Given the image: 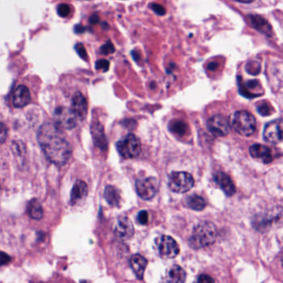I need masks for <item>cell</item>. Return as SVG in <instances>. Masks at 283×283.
<instances>
[{
    "instance_id": "obj_1",
    "label": "cell",
    "mask_w": 283,
    "mask_h": 283,
    "mask_svg": "<svg viewBox=\"0 0 283 283\" xmlns=\"http://www.w3.org/2000/svg\"><path fill=\"white\" fill-rule=\"evenodd\" d=\"M38 140L46 158L57 166H64L72 155L70 143L55 123H46L39 129Z\"/></svg>"
},
{
    "instance_id": "obj_2",
    "label": "cell",
    "mask_w": 283,
    "mask_h": 283,
    "mask_svg": "<svg viewBox=\"0 0 283 283\" xmlns=\"http://www.w3.org/2000/svg\"><path fill=\"white\" fill-rule=\"evenodd\" d=\"M217 229L213 223L209 221L201 222L195 227L189 243L195 249L205 248L216 241Z\"/></svg>"
},
{
    "instance_id": "obj_3",
    "label": "cell",
    "mask_w": 283,
    "mask_h": 283,
    "mask_svg": "<svg viewBox=\"0 0 283 283\" xmlns=\"http://www.w3.org/2000/svg\"><path fill=\"white\" fill-rule=\"evenodd\" d=\"M230 127L235 132L243 136H250L256 130V119L254 115L247 111L240 110L235 112L229 120Z\"/></svg>"
},
{
    "instance_id": "obj_4",
    "label": "cell",
    "mask_w": 283,
    "mask_h": 283,
    "mask_svg": "<svg viewBox=\"0 0 283 283\" xmlns=\"http://www.w3.org/2000/svg\"><path fill=\"white\" fill-rule=\"evenodd\" d=\"M117 150L124 158L131 159L139 156L142 152V144L138 138L130 133L116 144Z\"/></svg>"
},
{
    "instance_id": "obj_5",
    "label": "cell",
    "mask_w": 283,
    "mask_h": 283,
    "mask_svg": "<svg viewBox=\"0 0 283 283\" xmlns=\"http://www.w3.org/2000/svg\"><path fill=\"white\" fill-rule=\"evenodd\" d=\"M194 178L186 172H173L168 177V186L175 193H186L194 186Z\"/></svg>"
},
{
    "instance_id": "obj_6",
    "label": "cell",
    "mask_w": 283,
    "mask_h": 283,
    "mask_svg": "<svg viewBox=\"0 0 283 283\" xmlns=\"http://www.w3.org/2000/svg\"><path fill=\"white\" fill-rule=\"evenodd\" d=\"M155 249L159 256L165 259H174L180 248L175 239L167 235H161L155 239Z\"/></svg>"
},
{
    "instance_id": "obj_7",
    "label": "cell",
    "mask_w": 283,
    "mask_h": 283,
    "mask_svg": "<svg viewBox=\"0 0 283 283\" xmlns=\"http://www.w3.org/2000/svg\"><path fill=\"white\" fill-rule=\"evenodd\" d=\"M135 187L136 192L143 200H151L158 192L159 182L156 178L152 176L141 178L136 181Z\"/></svg>"
},
{
    "instance_id": "obj_8",
    "label": "cell",
    "mask_w": 283,
    "mask_h": 283,
    "mask_svg": "<svg viewBox=\"0 0 283 283\" xmlns=\"http://www.w3.org/2000/svg\"><path fill=\"white\" fill-rule=\"evenodd\" d=\"M76 118L71 109L66 107H58L54 111L55 124L60 129L72 130L76 126Z\"/></svg>"
},
{
    "instance_id": "obj_9",
    "label": "cell",
    "mask_w": 283,
    "mask_h": 283,
    "mask_svg": "<svg viewBox=\"0 0 283 283\" xmlns=\"http://www.w3.org/2000/svg\"><path fill=\"white\" fill-rule=\"evenodd\" d=\"M263 138L272 144H278L283 141V119H275L266 124Z\"/></svg>"
},
{
    "instance_id": "obj_10",
    "label": "cell",
    "mask_w": 283,
    "mask_h": 283,
    "mask_svg": "<svg viewBox=\"0 0 283 283\" xmlns=\"http://www.w3.org/2000/svg\"><path fill=\"white\" fill-rule=\"evenodd\" d=\"M208 130L217 137L226 136L230 130L229 121L223 115H214L207 122Z\"/></svg>"
},
{
    "instance_id": "obj_11",
    "label": "cell",
    "mask_w": 283,
    "mask_h": 283,
    "mask_svg": "<svg viewBox=\"0 0 283 283\" xmlns=\"http://www.w3.org/2000/svg\"><path fill=\"white\" fill-rule=\"evenodd\" d=\"M114 234L122 239H130L134 234L132 223L127 217H120L114 225Z\"/></svg>"
},
{
    "instance_id": "obj_12",
    "label": "cell",
    "mask_w": 283,
    "mask_h": 283,
    "mask_svg": "<svg viewBox=\"0 0 283 283\" xmlns=\"http://www.w3.org/2000/svg\"><path fill=\"white\" fill-rule=\"evenodd\" d=\"M71 110L75 113L76 118L83 120L87 115L88 110V104L87 100L81 92H76L74 94L71 102Z\"/></svg>"
},
{
    "instance_id": "obj_13",
    "label": "cell",
    "mask_w": 283,
    "mask_h": 283,
    "mask_svg": "<svg viewBox=\"0 0 283 283\" xmlns=\"http://www.w3.org/2000/svg\"><path fill=\"white\" fill-rule=\"evenodd\" d=\"M31 101V95L27 87L19 86L14 89L12 94V103L17 108H22Z\"/></svg>"
},
{
    "instance_id": "obj_14",
    "label": "cell",
    "mask_w": 283,
    "mask_h": 283,
    "mask_svg": "<svg viewBox=\"0 0 283 283\" xmlns=\"http://www.w3.org/2000/svg\"><path fill=\"white\" fill-rule=\"evenodd\" d=\"M186 274L183 268L178 265H174L167 270L161 283H185Z\"/></svg>"
},
{
    "instance_id": "obj_15",
    "label": "cell",
    "mask_w": 283,
    "mask_h": 283,
    "mask_svg": "<svg viewBox=\"0 0 283 283\" xmlns=\"http://www.w3.org/2000/svg\"><path fill=\"white\" fill-rule=\"evenodd\" d=\"M90 130H91L92 138L94 140V144L101 150H106L108 149V140L106 138L105 130L102 125L98 122H94V124L91 125Z\"/></svg>"
},
{
    "instance_id": "obj_16",
    "label": "cell",
    "mask_w": 283,
    "mask_h": 283,
    "mask_svg": "<svg viewBox=\"0 0 283 283\" xmlns=\"http://www.w3.org/2000/svg\"><path fill=\"white\" fill-rule=\"evenodd\" d=\"M215 181L218 186L222 189V191L228 196H231L235 193V184L233 182L231 178L226 173H218L215 175Z\"/></svg>"
},
{
    "instance_id": "obj_17",
    "label": "cell",
    "mask_w": 283,
    "mask_h": 283,
    "mask_svg": "<svg viewBox=\"0 0 283 283\" xmlns=\"http://www.w3.org/2000/svg\"><path fill=\"white\" fill-rule=\"evenodd\" d=\"M249 152L254 158L261 160V162L264 163H269L272 162V152L266 146L261 145V144H254L250 147Z\"/></svg>"
},
{
    "instance_id": "obj_18",
    "label": "cell",
    "mask_w": 283,
    "mask_h": 283,
    "mask_svg": "<svg viewBox=\"0 0 283 283\" xmlns=\"http://www.w3.org/2000/svg\"><path fill=\"white\" fill-rule=\"evenodd\" d=\"M87 194H88V186L87 183L81 180L76 181L70 192V203L72 205L76 204L80 200H83L84 198H86Z\"/></svg>"
},
{
    "instance_id": "obj_19",
    "label": "cell",
    "mask_w": 283,
    "mask_h": 283,
    "mask_svg": "<svg viewBox=\"0 0 283 283\" xmlns=\"http://www.w3.org/2000/svg\"><path fill=\"white\" fill-rule=\"evenodd\" d=\"M248 22L252 25V27L265 35H271L272 27L266 19L259 15H248Z\"/></svg>"
},
{
    "instance_id": "obj_20",
    "label": "cell",
    "mask_w": 283,
    "mask_h": 283,
    "mask_svg": "<svg viewBox=\"0 0 283 283\" xmlns=\"http://www.w3.org/2000/svg\"><path fill=\"white\" fill-rule=\"evenodd\" d=\"M148 261L140 254H135L130 259V266L138 279H143Z\"/></svg>"
},
{
    "instance_id": "obj_21",
    "label": "cell",
    "mask_w": 283,
    "mask_h": 283,
    "mask_svg": "<svg viewBox=\"0 0 283 283\" xmlns=\"http://www.w3.org/2000/svg\"><path fill=\"white\" fill-rule=\"evenodd\" d=\"M105 198L109 205L118 206L121 200V196L119 190L115 186H106L105 191Z\"/></svg>"
},
{
    "instance_id": "obj_22",
    "label": "cell",
    "mask_w": 283,
    "mask_h": 283,
    "mask_svg": "<svg viewBox=\"0 0 283 283\" xmlns=\"http://www.w3.org/2000/svg\"><path fill=\"white\" fill-rule=\"evenodd\" d=\"M186 204L190 209L197 211H202L206 206L205 199L198 195H191L186 197Z\"/></svg>"
},
{
    "instance_id": "obj_23",
    "label": "cell",
    "mask_w": 283,
    "mask_h": 283,
    "mask_svg": "<svg viewBox=\"0 0 283 283\" xmlns=\"http://www.w3.org/2000/svg\"><path fill=\"white\" fill-rule=\"evenodd\" d=\"M28 214L33 219H41L44 217V209L41 203L36 199L31 200L28 205Z\"/></svg>"
},
{
    "instance_id": "obj_24",
    "label": "cell",
    "mask_w": 283,
    "mask_h": 283,
    "mask_svg": "<svg viewBox=\"0 0 283 283\" xmlns=\"http://www.w3.org/2000/svg\"><path fill=\"white\" fill-rule=\"evenodd\" d=\"M169 130L174 134L184 136L188 132V125L181 120H174L169 124Z\"/></svg>"
},
{
    "instance_id": "obj_25",
    "label": "cell",
    "mask_w": 283,
    "mask_h": 283,
    "mask_svg": "<svg viewBox=\"0 0 283 283\" xmlns=\"http://www.w3.org/2000/svg\"><path fill=\"white\" fill-rule=\"evenodd\" d=\"M70 13V7L66 3H62L57 7V14L62 18H66Z\"/></svg>"
},
{
    "instance_id": "obj_26",
    "label": "cell",
    "mask_w": 283,
    "mask_h": 283,
    "mask_svg": "<svg viewBox=\"0 0 283 283\" xmlns=\"http://www.w3.org/2000/svg\"><path fill=\"white\" fill-rule=\"evenodd\" d=\"M114 51H115V48L111 42L106 43L100 47V53L103 55L112 54Z\"/></svg>"
},
{
    "instance_id": "obj_27",
    "label": "cell",
    "mask_w": 283,
    "mask_h": 283,
    "mask_svg": "<svg viewBox=\"0 0 283 283\" xmlns=\"http://www.w3.org/2000/svg\"><path fill=\"white\" fill-rule=\"evenodd\" d=\"M75 50H76L79 57H81V59L87 61L88 58V55H87V50L85 48L83 44H78L75 46Z\"/></svg>"
},
{
    "instance_id": "obj_28",
    "label": "cell",
    "mask_w": 283,
    "mask_h": 283,
    "mask_svg": "<svg viewBox=\"0 0 283 283\" xmlns=\"http://www.w3.org/2000/svg\"><path fill=\"white\" fill-rule=\"evenodd\" d=\"M150 8H151L152 10H153V11L155 12V14H157V15L163 16V15L166 14V8H165L163 6L161 5V4L152 3L150 4Z\"/></svg>"
},
{
    "instance_id": "obj_29",
    "label": "cell",
    "mask_w": 283,
    "mask_h": 283,
    "mask_svg": "<svg viewBox=\"0 0 283 283\" xmlns=\"http://www.w3.org/2000/svg\"><path fill=\"white\" fill-rule=\"evenodd\" d=\"M95 68L97 70H102L103 71L106 72L109 70V62L107 60H99L96 62V64H95Z\"/></svg>"
},
{
    "instance_id": "obj_30",
    "label": "cell",
    "mask_w": 283,
    "mask_h": 283,
    "mask_svg": "<svg viewBox=\"0 0 283 283\" xmlns=\"http://www.w3.org/2000/svg\"><path fill=\"white\" fill-rule=\"evenodd\" d=\"M137 220L142 225H145L149 222V213L146 211H142L137 216Z\"/></svg>"
},
{
    "instance_id": "obj_31",
    "label": "cell",
    "mask_w": 283,
    "mask_h": 283,
    "mask_svg": "<svg viewBox=\"0 0 283 283\" xmlns=\"http://www.w3.org/2000/svg\"><path fill=\"white\" fill-rule=\"evenodd\" d=\"M7 134H8V130L4 124L0 123V144L3 143L7 138Z\"/></svg>"
},
{
    "instance_id": "obj_32",
    "label": "cell",
    "mask_w": 283,
    "mask_h": 283,
    "mask_svg": "<svg viewBox=\"0 0 283 283\" xmlns=\"http://www.w3.org/2000/svg\"><path fill=\"white\" fill-rule=\"evenodd\" d=\"M10 261H11V257L5 253H3L2 251H0V267L3 266V265L8 264V262H10Z\"/></svg>"
},
{
    "instance_id": "obj_33",
    "label": "cell",
    "mask_w": 283,
    "mask_h": 283,
    "mask_svg": "<svg viewBox=\"0 0 283 283\" xmlns=\"http://www.w3.org/2000/svg\"><path fill=\"white\" fill-rule=\"evenodd\" d=\"M195 283H215L213 278L208 275H200Z\"/></svg>"
},
{
    "instance_id": "obj_34",
    "label": "cell",
    "mask_w": 283,
    "mask_h": 283,
    "mask_svg": "<svg viewBox=\"0 0 283 283\" xmlns=\"http://www.w3.org/2000/svg\"><path fill=\"white\" fill-rule=\"evenodd\" d=\"M258 111L260 114H261L262 116H267L269 114L270 112V107L267 105H262V106H259V109H258Z\"/></svg>"
},
{
    "instance_id": "obj_35",
    "label": "cell",
    "mask_w": 283,
    "mask_h": 283,
    "mask_svg": "<svg viewBox=\"0 0 283 283\" xmlns=\"http://www.w3.org/2000/svg\"><path fill=\"white\" fill-rule=\"evenodd\" d=\"M86 27L81 26V25L78 24L76 25L75 27H74V32L77 33V34H81V33H84L86 32Z\"/></svg>"
},
{
    "instance_id": "obj_36",
    "label": "cell",
    "mask_w": 283,
    "mask_h": 283,
    "mask_svg": "<svg viewBox=\"0 0 283 283\" xmlns=\"http://www.w3.org/2000/svg\"><path fill=\"white\" fill-rule=\"evenodd\" d=\"M99 20H100V18L98 16V14H93V15L89 18V22H90L91 24L97 23V22H99Z\"/></svg>"
},
{
    "instance_id": "obj_37",
    "label": "cell",
    "mask_w": 283,
    "mask_h": 283,
    "mask_svg": "<svg viewBox=\"0 0 283 283\" xmlns=\"http://www.w3.org/2000/svg\"><path fill=\"white\" fill-rule=\"evenodd\" d=\"M132 55L133 59H134L136 62H138L139 58H140V54H139V52L137 51H132Z\"/></svg>"
},
{
    "instance_id": "obj_38",
    "label": "cell",
    "mask_w": 283,
    "mask_h": 283,
    "mask_svg": "<svg viewBox=\"0 0 283 283\" xmlns=\"http://www.w3.org/2000/svg\"><path fill=\"white\" fill-rule=\"evenodd\" d=\"M217 66H218V64H217V63H216V62H211V63L208 65V69H209V70H215V69H216Z\"/></svg>"
},
{
    "instance_id": "obj_39",
    "label": "cell",
    "mask_w": 283,
    "mask_h": 283,
    "mask_svg": "<svg viewBox=\"0 0 283 283\" xmlns=\"http://www.w3.org/2000/svg\"><path fill=\"white\" fill-rule=\"evenodd\" d=\"M238 2L243 3H249L254 2V0H237Z\"/></svg>"
},
{
    "instance_id": "obj_40",
    "label": "cell",
    "mask_w": 283,
    "mask_h": 283,
    "mask_svg": "<svg viewBox=\"0 0 283 283\" xmlns=\"http://www.w3.org/2000/svg\"><path fill=\"white\" fill-rule=\"evenodd\" d=\"M102 27L103 28H104V29H109V25L108 24V23H107V22H104L102 23Z\"/></svg>"
},
{
    "instance_id": "obj_41",
    "label": "cell",
    "mask_w": 283,
    "mask_h": 283,
    "mask_svg": "<svg viewBox=\"0 0 283 283\" xmlns=\"http://www.w3.org/2000/svg\"><path fill=\"white\" fill-rule=\"evenodd\" d=\"M282 263H283V258H282Z\"/></svg>"
}]
</instances>
